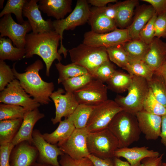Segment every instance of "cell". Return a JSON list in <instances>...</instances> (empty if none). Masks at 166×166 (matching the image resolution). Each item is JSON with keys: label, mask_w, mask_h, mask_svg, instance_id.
Here are the masks:
<instances>
[{"label": "cell", "mask_w": 166, "mask_h": 166, "mask_svg": "<svg viewBox=\"0 0 166 166\" xmlns=\"http://www.w3.org/2000/svg\"><path fill=\"white\" fill-rule=\"evenodd\" d=\"M60 37L54 30L43 33L27 34L25 38V58L32 57L34 55L39 56L46 65V74L49 75L50 69L53 62H60L62 57L57 49Z\"/></svg>", "instance_id": "1"}, {"label": "cell", "mask_w": 166, "mask_h": 166, "mask_svg": "<svg viewBox=\"0 0 166 166\" xmlns=\"http://www.w3.org/2000/svg\"><path fill=\"white\" fill-rule=\"evenodd\" d=\"M16 63L13 65L12 69L15 78L19 80L26 92L41 105H47L51 101L50 96L54 89L52 82L44 81L39 74V70L44 65L39 59L28 66L23 73L18 72L15 68Z\"/></svg>", "instance_id": "2"}, {"label": "cell", "mask_w": 166, "mask_h": 166, "mask_svg": "<svg viewBox=\"0 0 166 166\" xmlns=\"http://www.w3.org/2000/svg\"><path fill=\"white\" fill-rule=\"evenodd\" d=\"M108 128L118 140L119 148L138 141L141 133L136 115L124 110L114 116Z\"/></svg>", "instance_id": "3"}, {"label": "cell", "mask_w": 166, "mask_h": 166, "mask_svg": "<svg viewBox=\"0 0 166 166\" xmlns=\"http://www.w3.org/2000/svg\"><path fill=\"white\" fill-rule=\"evenodd\" d=\"M68 52L72 63L85 68L93 77L99 66L109 60L105 47H93L82 43Z\"/></svg>", "instance_id": "4"}, {"label": "cell", "mask_w": 166, "mask_h": 166, "mask_svg": "<svg viewBox=\"0 0 166 166\" xmlns=\"http://www.w3.org/2000/svg\"><path fill=\"white\" fill-rule=\"evenodd\" d=\"M132 76V81L127 90V95H117L114 101L123 110L136 115L143 109V103L149 88L148 81L145 79Z\"/></svg>", "instance_id": "5"}, {"label": "cell", "mask_w": 166, "mask_h": 166, "mask_svg": "<svg viewBox=\"0 0 166 166\" xmlns=\"http://www.w3.org/2000/svg\"><path fill=\"white\" fill-rule=\"evenodd\" d=\"M87 1L78 0L74 10L65 18L53 21L54 30L60 37V47L59 53L63 54L65 58L67 56L68 50L62 44L63 33L64 30H73L76 27L83 25L89 21L91 10Z\"/></svg>", "instance_id": "6"}, {"label": "cell", "mask_w": 166, "mask_h": 166, "mask_svg": "<svg viewBox=\"0 0 166 166\" xmlns=\"http://www.w3.org/2000/svg\"><path fill=\"white\" fill-rule=\"evenodd\" d=\"M87 144L90 154L103 159L113 158L119 147L118 140L108 128L89 132Z\"/></svg>", "instance_id": "7"}, {"label": "cell", "mask_w": 166, "mask_h": 166, "mask_svg": "<svg viewBox=\"0 0 166 166\" xmlns=\"http://www.w3.org/2000/svg\"><path fill=\"white\" fill-rule=\"evenodd\" d=\"M123 110L114 101L108 99L95 106L87 122L86 128L89 132H93L108 128L114 116Z\"/></svg>", "instance_id": "8"}, {"label": "cell", "mask_w": 166, "mask_h": 166, "mask_svg": "<svg viewBox=\"0 0 166 166\" xmlns=\"http://www.w3.org/2000/svg\"><path fill=\"white\" fill-rule=\"evenodd\" d=\"M0 102L20 106L26 111L38 108L41 104L27 93L18 80L15 79L0 93Z\"/></svg>", "instance_id": "9"}, {"label": "cell", "mask_w": 166, "mask_h": 166, "mask_svg": "<svg viewBox=\"0 0 166 166\" xmlns=\"http://www.w3.org/2000/svg\"><path fill=\"white\" fill-rule=\"evenodd\" d=\"M107 87L93 78L73 93L79 104L97 106L108 100Z\"/></svg>", "instance_id": "10"}, {"label": "cell", "mask_w": 166, "mask_h": 166, "mask_svg": "<svg viewBox=\"0 0 166 166\" xmlns=\"http://www.w3.org/2000/svg\"><path fill=\"white\" fill-rule=\"evenodd\" d=\"M31 30L28 21H24L22 24L17 23L11 14L4 15L0 19V37H8L17 48H25L26 35Z\"/></svg>", "instance_id": "11"}, {"label": "cell", "mask_w": 166, "mask_h": 166, "mask_svg": "<svg viewBox=\"0 0 166 166\" xmlns=\"http://www.w3.org/2000/svg\"><path fill=\"white\" fill-rule=\"evenodd\" d=\"M130 40L127 29L116 28L111 32L98 34L90 31L85 33L83 43L96 47L106 48L123 44Z\"/></svg>", "instance_id": "12"}, {"label": "cell", "mask_w": 166, "mask_h": 166, "mask_svg": "<svg viewBox=\"0 0 166 166\" xmlns=\"http://www.w3.org/2000/svg\"><path fill=\"white\" fill-rule=\"evenodd\" d=\"M88 133L86 128H75L69 138L58 147L64 154L73 159L88 157L90 154L87 144Z\"/></svg>", "instance_id": "13"}, {"label": "cell", "mask_w": 166, "mask_h": 166, "mask_svg": "<svg viewBox=\"0 0 166 166\" xmlns=\"http://www.w3.org/2000/svg\"><path fill=\"white\" fill-rule=\"evenodd\" d=\"M32 137V144L36 148L38 152L37 162L53 166H61L58 157L65 154L57 145L47 142L44 138L40 131L37 129L34 130Z\"/></svg>", "instance_id": "14"}, {"label": "cell", "mask_w": 166, "mask_h": 166, "mask_svg": "<svg viewBox=\"0 0 166 166\" xmlns=\"http://www.w3.org/2000/svg\"><path fill=\"white\" fill-rule=\"evenodd\" d=\"M59 88L53 92L50 98L53 101L55 107V115L51 119L53 124L59 123L63 117L67 118L74 112L79 104L73 93L66 92Z\"/></svg>", "instance_id": "15"}, {"label": "cell", "mask_w": 166, "mask_h": 166, "mask_svg": "<svg viewBox=\"0 0 166 166\" xmlns=\"http://www.w3.org/2000/svg\"><path fill=\"white\" fill-rule=\"evenodd\" d=\"M38 0H27L23 9V16L27 18L34 33H43L54 30L53 21L44 19L39 10Z\"/></svg>", "instance_id": "16"}, {"label": "cell", "mask_w": 166, "mask_h": 166, "mask_svg": "<svg viewBox=\"0 0 166 166\" xmlns=\"http://www.w3.org/2000/svg\"><path fill=\"white\" fill-rule=\"evenodd\" d=\"M38 152L36 148L26 141L14 146L11 153V166H32L37 161Z\"/></svg>", "instance_id": "17"}, {"label": "cell", "mask_w": 166, "mask_h": 166, "mask_svg": "<svg viewBox=\"0 0 166 166\" xmlns=\"http://www.w3.org/2000/svg\"><path fill=\"white\" fill-rule=\"evenodd\" d=\"M139 128L147 140H156L160 136L161 117L148 113L143 109L136 115Z\"/></svg>", "instance_id": "18"}, {"label": "cell", "mask_w": 166, "mask_h": 166, "mask_svg": "<svg viewBox=\"0 0 166 166\" xmlns=\"http://www.w3.org/2000/svg\"><path fill=\"white\" fill-rule=\"evenodd\" d=\"M44 117L45 115L40 112L38 108L26 111L20 128L12 141V144L15 146L22 142L26 141L32 144L34 127L36 123Z\"/></svg>", "instance_id": "19"}, {"label": "cell", "mask_w": 166, "mask_h": 166, "mask_svg": "<svg viewBox=\"0 0 166 166\" xmlns=\"http://www.w3.org/2000/svg\"><path fill=\"white\" fill-rule=\"evenodd\" d=\"M160 155L158 152L149 150L148 147L144 146L119 148L115 152L114 156L125 159L130 166H141V161L144 158L157 157Z\"/></svg>", "instance_id": "20"}, {"label": "cell", "mask_w": 166, "mask_h": 166, "mask_svg": "<svg viewBox=\"0 0 166 166\" xmlns=\"http://www.w3.org/2000/svg\"><path fill=\"white\" fill-rule=\"evenodd\" d=\"M166 59V43L154 37L149 44L143 61L154 72L157 71Z\"/></svg>", "instance_id": "21"}, {"label": "cell", "mask_w": 166, "mask_h": 166, "mask_svg": "<svg viewBox=\"0 0 166 166\" xmlns=\"http://www.w3.org/2000/svg\"><path fill=\"white\" fill-rule=\"evenodd\" d=\"M72 2L71 0H40L38 6L39 9L48 16L59 20L72 12Z\"/></svg>", "instance_id": "22"}, {"label": "cell", "mask_w": 166, "mask_h": 166, "mask_svg": "<svg viewBox=\"0 0 166 166\" xmlns=\"http://www.w3.org/2000/svg\"><path fill=\"white\" fill-rule=\"evenodd\" d=\"M76 128L70 116L59 122L57 128L50 133L42 134L44 138L48 143L60 145L70 136Z\"/></svg>", "instance_id": "23"}, {"label": "cell", "mask_w": 166, "mask_h": 166, "mask_svg": "<svg viewBox=\"0 0 166 166\" xmlns=\"http://www.w3.org/2000/svg\"><path fill=\"white\" fill-rule=\"evenodd\" d=\"M90 10L88 21L91 31L98 34H103L113 31L117 28L115 22L99 11L96 7Z\"/></svg>", "instance_id": "24"}, {"label": "cell", "mask_w": 166, "mask_h": 166, "mask_svg": "<svg viewBox=\"0 0 166 166\" xmlns=\"http://www.w3.org/2000/svg\"><path fill=\"white\" fill-rule=\"evenodd\" d=\"M155 12L151 5L144 6L139 10L132 23L127 28L130 40L139 38L140 30Z\"/></svg>", "instance_id": "25"}, {"label": "cell", "mask_w": 166, "mask_h": 166, "mask_svg": "<svg viewBox=\"0 0 166 166\" xmlns=\"http://www.w3.org/2000/svg\"><path fill=\"white\" fill-rule=\"evenodd\" d=\"M12 42L9 38L0 37V60L16 61L25 58V48L14 47Z\"/></svg>", "instance_id": "26"}, {"label": "cell", "mask_w": 166, "mask_h": 166, "mask_svg": "<svg viewBox=\"0 0 166 166\" xmlns=\"http://www.w3.org/2000/svg\"><path fill=\"white\" fill-rule=\"evenodd\" d=\"M22 121V118L0 121V145L12 142Z\"/></svg>", "instance_id": "27"}, {"label": "cell", "mask_w": 166, "mask_h": 166, "mask_svg": "<svg viewBox=\"0 0 166 166\" xmlns=\"http://www.w3.org/2000/svg\"><path fill=\"white\" fill-rule=\"evenodd\" d=\"M138 2L136 0H128L120 2L115 20L117 26L123 29L128 25L132 19Z\"/></svg>", "instance_id": "28"}, {"label": "cell", "mask_w": 166, "mask_h": 166, "mask_svg": "<svg viewBox=\"0 0 166 166\" xmlns=\"http://www.w3.org/2000/svg\"><path fill=\"white\" fill-rule=\"evenodd\" d=\"M132 81V76L129 74L116 70L110 79L106 82L108 89L117 93L127 90Z\"/></svg>", "instance_id": "29"}, {"label": "cell", "mask_w": 166, "mask_h": 166, "mask_svg": "<svg viewBox=\"0 0 166 166\" xmlns=\"http://www.w3.org/2000/svg\"><path fill=\"white\" fill-rule=\"evenodd\" d=\"M148 45L140 38L130 40L123 44L129 59L137 60H143Z\"/></svg>", "instance_id": "30"}, {"label": "cell", "mask_w": 166, "mask_h": 166, "mask_svg": "<svg viewBox=\"0 0 166 166\" xmlns=\"http://www.w3.org/2000/svg\"><path fill=\"white\" fill-rule=\"evenodd\" d=\"M55 66L59 73L58 84L68 79L89 73L85 68L73 63L64 65L58 61L55 64Z\"/></svg>", "instance_id": "31"}, {"label": "cell", "mask_w": 166, "mask_h": 166, "mask_svg": "<svg viewBox=\"0 0 166 166\" xmlns=\"http://www.w3.org/2000/svg\"><path fill=\"white\" fill-rule=\"evenodd\" d=\"M124 69L132 76L140 77L147 81L152 79L155 72L143 60L130 59Z\"/></svg>", "instance_id": "32"}, {"label": "cell", "mask_w": 166, "mask_h": 166, "mask_svg": "<svg viewBox=\"0 0 166 166\" xmlns=\"http://www.w3.org/2000/svg\"><path fill=\"white\" fill-rule=\"evenodd\" d=\"M148 82L156 98L166 107V84L163 77L154 72L152 79Z\"/></svg>", "instance_id": "33"}, {"label": "cell", "mask_w": 166, "mask_h": 166, "mask_svg": "<svg viewBox=\"0 0 166 166\" xmlns=\"http://www.w3.org/2000/svg\"><path fill=\"white\" fill-rule=\"evenodd\" d=\"M95 106L79 104L69 116L76 128L86 127L90 114Z\"/></svg>", "instance_id": "34"}, {"label": "cell", "mask_w": 166, "mask_h": 166, "mask_svg": "<svg viewBox=\"0 0 166 166\" xmlns=\"http://www.w3.org/2000/svg\"><path fill=\"white\" fill-rule=\"evenodd\" d=\"M109 60L123 69L128 64L130 59L123 44L106 48Z\"/></svg>", "instance_id": "35"}, {"label": "cell", "mask_w": 166, "mask_h": 166, "mask_svg": "<svg viewBox=\"0 0 166 166\" xmlns=\"http://www.w3.org/2000/svg\"><path fill=\"white\" fill-rule=\"evenodd\" d=\"M27 0H8L4 8L0 13V17L12 13L15 15L18 23L22 24L24 20L23 18V9Z\"/></svg>", "instance_id": "36"}, {"label": "cell", "mask_w": 166, "mask_h": 166, "mask_svg": "<svg viewBox=\"0 0 166 166\" xmlns=\"http://www.w3.org/2000/svg\"><path fill=\"white\" fill-rule=\"evenodd\" d=\"M26 111L22 107L12 105H0V121L23 118Z\"/></svg>", "instance_id": "37"}, {"label": "cell", "mask_w": 166, "mask_h": 166, "mask_svg": "<svg viewBox=\"0 0 166 166\" xmlns=\"http://www.w3.org/2000/svg\"><path fill=\"white\" fill-rule=\"evenodd\" d=\"M143 109L161 117L166 114V107L156 100L150 88L143 103Z\"/></svg>", "instance_id": "38"}, {"label": "cell", "mask_w": 166, "mask_h": 166, "mask_svg": "<svg viewBox=\"0 0 166 166\" xmlns=\"http://www.w3.org/2000/svg\"><path fill=\"white\" fill-rule=\"evenodd\" d=\"M93 78L89 73L68 79L62 84L66 92L73 93Z\"/></svg>", "instance_id": "39"}, {"label": "cell", "mask_w": 166, "mask_h": 166, "mask_svg": "<svg viewBox=\"0 0 166 166\" xmlns=\"http://www.w3.org/2000/svg\"><path fill=\"white\" fill-rule=\"evenodd\" d=\"M116 70L110 60L107 61L99 66L93 78L103 82H106L112 77Z\"/></svg>", "instance_id": "40"}, {"label": "cell", "mask_w": 166, "mask_h": 166, "mask_svg": "<svg viewBox=\"0 0 166 166\" xmlns=\"http://www.w3.org/2000/svg\"><path fill=\"white\" fill-rule=\"evenodd\" d=\"M15 78L12 69L4 61L0 60V91L3 90Z\"/></svg>", "instance_id": "41"}, {"label": "cell", "mask_w": 166, "mask_h": 166, "mask_svg": "<svg viewBox=\"0 0 166 166\" xmlns=\"http://www.w3.org/2000/svg\"><path fill=\"white\" fill-rule=\"evenodd\" d=\"M157 16L155 12L140 32L139 38L147 44H149L155 37L154 23Z\"/></svg>", "instance_id": "42"}, {"label": "cell", "mask_w": 166, "mask_h": 166, "mask_svg": "<svg viewBox=\"0 0 166 166\" xmlns=\"http://www.w3.org/2000/svg\"><path fill=\"white\" fill-rule=\"evenodd\" d=\"M59 162L61 166H93L88 157L75 159L66 154L61 156Z\"/></svg>", "instance_id": "43"}, {"label": "cell", "mask_w": 166, "mask_h": 166, "mask_svg": "<svg viewBox=\"0 0 166 166\" xmlns=\"http://www.w3.org/2000/svg\"><path fill=\"white\" fill-rule=\"evenodd\" d=\"M155 37H166V13L157 16L154 23Z\"/></svg>", "instance_id": "44"}, {"label": "cell", "mask_w": 166, "mask_h": 166, "mask_svg": "<svg viewBox=\"0 0 166 166\" xmlns=\"http://www.w3.org/2000/svg\"><path fill=\"white\" fill-rule=\"evenodd\" d=\"M14 146L12 143L0 145V166H11L10 157Z\"/></svg>", "instance_id": "45"}, {"label": "cell", "mask_w": 166, "mask_h": 166, "mask_svg": "<svg viewBox=\"0 0 166 166\" xmlns=\"http://www.w3.org/2000/svg\"><path fill=\"white\" fill-rule=\"evenodd\" d=\"M120 2H117L114 4L101 8L96 7L100 12L115 22L116 15Z\"/></svg>", "instance_id": "46"}, {"label": "cell", "mask_w": 166, "mask_h": 166, "mask_svg": "<svg viewBox=\"0 0 166 166\" xmlns=\"http://www.w3.org/2000/svg\"><path fill=\"white\" fill-rule=\"evenodd\" d=\"M149 3L157 16L166 13V0H142Z\"/></svg>", "instance_id": "47"}, {"label": "cell", "mask_w": 166, "mask_h": 166, "mask_svg": "<svg viewBox=\"0 0 166 166\" xmlns=\"http://www.w3.org/2000/svg\"><path fill=\"white\" fill-rule=\"evenodd\" d=\"M88 157L92 162L93 166H114L113 158L103 159L90 154Z\"/></svg>", "instance_id": "48"}, {"label": "cell", "mask_w": 166, "mask_h": 166, "mask_svg": "<svg viewBox=\"0 0 166 166\" xmlns=\"http://www.w3.org/2000/svg\"><path fill=\"white\" fill-rule=\"evenodd\" d=\"M164 154L156 157H147L141 161V166H162Z\"/></svg>", "instance_id": "49"}, {"label": "cell", "mask_w": 166, "mask_h": 166, "mask_svg": "<svg viewBox=\"0 0 166 166\" xmlns=\"http://www.w3.org/2000/svg\"><path fill=\"white\" fill-rule=\"evenodd\" d=\"M162 123L160 137L161 143L165 147L166 150V114L161 117Z\"/></svg>", "instance_id": "50"}, {"label": "cell", "mask_w": 166, "mask_h": 166, "mask_svg": "<svg viewBox=\"0 0 166 166\" xmlns=\"http://www.w3.org/2000/svg\"><path fill=\"white\" fill-rule=\"evenodd\" d=\"M87 1L88 3L98 8L103 7L106 6L108 3L117 2L116 0H88Z\"/></svg>", "instance_id": "51"}, {"label": "cell", "mask_w": 166, "mask_h": 166, "mask_svg": "<svg viewBox=\"0 0 166 166\" xmlns=\"http://www.w3.org/2000/svg\"><path fill=\"white\" fill-rule=\"evenodd\" d=\"M155 72L160 75L166 84V59L158 70Z\"/></svg>", "instance_id": "52"}, {"label": "cell", "mask_w": 166, "mask_h": 166, "mask_svg": "<svg viewBox=\"0 0 166 166\" xmlns=\"http://www.w3.org/2000/svg\"><path fill=\"white\" fill-rule=\"evenodd\" d=\"M114 166H130L127 161L121 160L119 158L114 157L113 158Z\"/></svg>", "instance_id": "53"}, {"label": "cell", "mask_w": 166, "mask_h": 166, "mask_svg": "<svg viewBox=\"0 0 166 166\" xmlns=\"http://www.w3.org/2000/svg\"><path fill=\"white\" fill-rule=\"evenodd\" d=\"M32 166H53L49 164L39 163L37 161Z\"/></svg>", "instance_id": "54"}, {"label": "cell", "mask_w": 166, "mask_h": 166, "mask_svg": "<svg viewBox=\"0 0 166 166\" xmlns=\"http://www.w3.org/2000/svg\"><path fill=\"white\" fill-rule=\"evenodd\" d=\"M4 0H0V9H2L3 7V5L4 3Z\"/></svg>", "instance_id": "55"}, {"label": "cell", "mask_w": 166, "mask_h": 166, "mask_svg": "<svg viewBox=\"0 0 166 166\" xmlns=\"http://www.w3.org/2000/svg\"><path fill=\"white\" fill-rule=\"evenodd\" d=\"M162 166H166V163L163 162Z\"/></svg>", "instance_id": "56"}]
</instances>
